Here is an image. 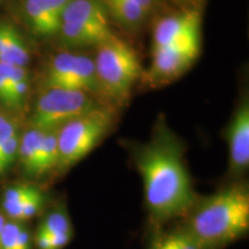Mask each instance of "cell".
<instances>
[{
  "instance_id": "6da1fadb",
  "label": "cell",
  "mask_w": 249,
  "mask_h": 249,
  "mask_svg": "<svg viewBox=\"0 0 249 249\" xmlns=\"http://www.w3.org/2000/svg\"><path fill=\"white\" fill-rule=\"evenodd\" d=\"M134 160L142 177L144 200L152 222L164 223L189 213L196 203L180 142L160 124L154 138L136 150Z\"/></svg>"
},
{
  "instance_id": "7a4b0ae2",
  "label": "cell",
  "mask_w": 249,
  "mask_h": 249,
  "mask_svg": "<svg viewBox=\"0 0 249 249\" xmlns=\"http://www.w3.org/2000/svg\"><path fill=\"white\" fill-rule=\"evenodd\" d=\"M186 230L205 249H218L244 236L249 230V192L233 183L195 203Z\"/></svg>"
},
{
  "instance_id": "3957f363",
  "label": "cell",
  "mask_w": 249,
  "mask_h": 249,
  "mask_svg": "<svg viewBox=\"0 0 249 249\" xmlns=\"http://www.w3.org/2000/svg\"><path fill=\"white\" fill-rule=\"evenodd\" d=\"M95 62L98 95L112 104H124L134 83L142 75L138 54L128 43L114 35L97 45Z\"/></svg>"
},
{
  "instance_id": "277c9868",
  "label": "cell",
  "mask_w": 249,
  "mask_h": 249,
  "mask_svg": "<svg viewBox=\"0 0 249 249\" xmlns=\"http://www.w3.org/2000/svg\"><path fill=\"white\" fill-rule=\"evenodd\" d=\"M114 107L99 104L57 129V170L66 171L82 160L113 124Z\"/></svg>"
},
{
  "instance_id": "5b68a950",
  "label": "cell",
  "mask_w": 249,
  "mask_h": 249,
  "mask_svg": "<svg viewBox=\"0 0 249 249\" xmlns=\"http://www.w3.org/2000/svg\"><path fill=\"white\" fill-rule=\"evenodd\" d=\"M98 105L99 103L90 92L50 87L37 98L31 127L40 130L58 129Z\"/></svg>"
},
{
  "instance_id": "8992f818",
  "label": "cell",
  "mask_w": 249,
  "mask_h": 249,
  "mask_svg": "<svg viewBox=\"0 0 249 249\" xmlns=\"http://www.w3.org/2000/svg\"><path fill=\"white\" fill-rule=\"evenodd\" d=\"M44 86L98 93L95 62L87 55L60 52L49 64Z\"/></svg>"
},
{
  "instance_id": "52a82bcc",
  "label": "cell",
  "mask_w": 249,
  "mask_h": 249,
  "mask_svg": "<svg viewBox=\"0 0 249 249\" xmlns=\"http://www.w3.org/2000/svg\"><path fill=\"white\" fill-rule=\"evenodd\" d=\"M200 51L164 46L155 48L147 80L151 86L171 82L188 70Z\"/></svg>"
},
{
  "instance_id": "ba28073f",
  "label": "cell",
  "mask_w": 249,
  "mask_h": 249,
  "mask_svg": "<svg viewBox=\"0 0 249 249\" xmlns=\"http://www.w3.org/2000/svg\"><path fill=\"white\" fill-rule=\"evenodd\" d=\"M71 0H23V15L30 29L40 37L59 33L64 9Z\"/></svg>"
},
{
  "instance_id": "9c48e42d",
  "label": "cell",
  "mask_w": 249,
  "mask_h": 249,
  "mask_svg": "<svg viewBox=\"0 0 249 249\" xmlns=\"http://www.w3.org/2000/svg\"><path fill=\"white\" fill-rule=\"evenodd\" d=\"M230 147V169L233 174L244 173L249 166V104L239 105L227 133Z\"/></svg>"
},
{
  "instance_id": "30bf717a",
  "label": "cell",
  "mask_w": 249,
  "mask_h": 249,
  "mask_svg": "<svg viewBox=\"0 0 249 249\" xmlns=\"http://www.w3.org/2000/svg\"><path fill=\"white\" fill-rule=\"evenodd\" d=\"M201 18L196 11L171 14L158 21L154 31V49L172 45L187 37L198 35Z\"/></svg>"
},
{
  "instance_id": "8fae6325",
  "label": "cell",
  "mask_w": 249,
  "mask_h": 249,
  "mask_svg": "<svg viewBox=\"0 0 249 249\" xmlns=\"http://www.w3.org/2000/svg\"><path fill=\"white\" fill-rule=\"evenodd\" d=\"M61 22L110 28L107 12L102 0H71L64 9Z\"/></svg>"
},
{
  "instance_id": "7c38bea8",
  "label": "cell",
  "mask_w": 249,
  "mask_h": 249,
  "mask_svg": "<svg viewBox=\"0 0 249 249\" xmlns=\"http://www.w3.org/2000/svg\"><path fill=\"white\" fill-rule=\"evenodd\" d=\"M61 39L65 44L70 46H90L99 45L113 34L110 28L85 26V24L74 22H61L59 29Z\"/></svg>"
},
{
  "instance_id": "4fadbf2b",
  "label": "cell",
  "mask_w": 249,
  "mask_h": 249,
  "mask_svg": "<svg viewBox=\"0 0 249 249\" xmlns=\"http://www.w3.org/2000/svg\"><path fill=\"white\" fill-rule=\"evenodd\" d=\"M149 249H205L181 225L176 229L161 230L151 239Z\"/></svg>"
},
{
  "instance_id": "5bb4252c",
  "label": "cell",
  "mask_w": 249,
  "mask_h": 249,
  "mask_svg": "<svg viewBox=\"0 0 249 249\" xmlns=\"http://www.w3.org/2000/svg\"><path fill=\"white\" fill-rule=\"evenodd\" d=\"M107 12L126 27H136L147 18L149 12L134 0H102Z\"/></svg>"
},
{
  "instance_id": "9a60e30c",
  "label": "cell",
  "mask_w": 249,
  "mask_h": 249,
  "mask_svg": "<svg viewBox=\"0 0 249 249\" xmlns=\"http://www.w3.org/2000/svg\"><path fill=\"white\" fill-rule=\"evenodd\" d=\"M44 130L31 127L23 134L18 143V157L20 158L23 170L30 177H35L36 161L38 157L40 143H42Z\"/></svg>"
},
{
  "instance_id": "2e32d148",
  "label": "cell",
  "mask_w": 249,
  "mask_h": 249,
  "mask_svg": "<svg viewBox=\"0 0 249 249\" xmlns=\"http://www.w3.org/2000/svg\"><path fill=\"white\" fill-rule=\"evenodd\" d=\"M30 53L20 33L12 27L4 48L0 51V61L12 67L26 68L29 64Z\"/></svg>"
},
{
  "instance_id": "e0dca14e",
  "label": "cell",
  "mask_w": 249,
  "mask_h": 249,
  "mask_svg": "<svg viewBox=\"0 0 249 249\" xmlns=\"http://www.w3.org/2000/svg\"><path fill=\"white\" fill-rule=\"evenodd\" d=\"M58 165V142L57 129L44 130L42 143H40L38 157L36 161L35 177H42L43 174L57 169Z\"/></svg>"
},
{
  "instance_id": "ac0fdd59",
  "label": "cell",
  "mask_w": 249,
  "mask_h": 249,
  "mask_svg": "<svg viewBox=\"0 0 249 249\" xmlns=\"http://www.w3.org/2000/svg\"><path fill=\"white\" fill-rule=\"evenodd\" d=\"M29 90V76L23 67H12L11 85H9L7 107L20 110L26 103Z\"/></svg>"
},
{
  "instance_id": "d6986e66",
  "label": "cell",
  "mask_w": 249,
  "mask_h": 249,
  "mask_svg": "<svg viewBox=\"0 0 249 249\" xmlns=\"http://www.w3.org/2000/svg\"><path fill=\"white\" fill-rule=\"evenodd\" d=\"M30 233L20 222L5 223L0 236V249H30Z\"/></svg>"
},
{
  "instance_id": "ffe728a7",
  "label": "cell",
  "mask_w": 249,
  "mask_h": 249,
  "mask_svg": "<svg viewBox=\"0 0 249 249\" xmlns=\"http://www.w3.org/2000/svg\"><path fill=\"white\" fill-rule=\"evenodd\" d=\"M38 192V188L30 185H17L6 189L2 197V209L9 219L13 220L21 205Z\"/></svg>"
},
{
  "instance_id": "44dd1931",
  "label": "cell",
  "mask_w": 249,
  "mask_h": 249,
  "mask_svg": "<svg viewBox=\"0 0 249 249\" xmlns=\"http://www.w3.org/2000/svg\"><path fill=\"white\" fill-rule=\"evenodd\" d=\"M38 232L49 235H67L71 236V224L68 214L60 209L51 211L46 216L37 230Z\"/></svg>"
},
{
  "instance_id": "7402d4cb",
  "label": "cell",
  "mask_w": 249,
  "mask_h": 249,
  "mask_svg": "<svg viewBox=\"0 0 249 249\" xmlns=\"http://www.w3.org/2000/svg\"><path fill=\"white\" fill-rule=\"evenodd\" d=\"M71 236L67 235H49L45 233H36V245L38 249H62L68 245Z\"/></svg>"
},
{
  "instance_id": "603a6c76",
  "label": "cell",
  "mask_w": 249,
  "mask_h": 249,
  "mask_svg": "<svg viewBox=\"0 0 249 249\" xmlns=\"http://www.w3.org/2000/svg\"><path fill=\"white\" fill-rule=\"evenodd\" d=\"M18 135V127L14 120L5 114H0V149L4 147L9 140Z\"/></svg>"
},
{
  "instance_id": "cb8c5ba5",
  "label": "cell",
  "mask_w": 249,
  "mask_h": 249,
  "mask_svg": "<svg viewBox=\"0 0 249 249\" xmlns=\"http://www.w3.org/2000/svg\"><path fill=\"white\" fill-rule=\"evenodd\" d=\"M12 66L0 61V103L7 107L9 85H11Z\"/></svg>"
},
{
  "instance_id": "d4e9b609",
  "label": "cell",
  "mask_w": 249,
  "mask_h": 249,
  "mask_svg": "<svg viewBox=\"0 0 249 249\" xmlns=\"http://www.w3.org/2000/svg\"><path fill=\"white\" fill-rule=\"evenodd\" d=\"M12 24L6 23V22H0V51L4 48L6 40L9 35V31L12 29Z\"/></svg>"
},
{
  "instance_id": "484cf974",
  "label": "cell",
  "mask_w": 249,
  "mask_h": 249,
  "mask_svg": "<svg viewBox=\"0 0 249 249\" xmlns=\"http://www.w3.org/2000/svg\"><path fill=\"white\" fill-rule=\"evenodd\" d=\"M134 1L138 2L140 6H142V7L144 9H147L148 12H150L154 0H134Z\"/></svg>"
},
{
  "instance_id": "4316f807",
  "label": "cell",
  "mask_w": 249,
  "mask_h": 249,
  "mask_svg": "<svg viewBox=\"0 0 249 249\" xmlns=\"http://www.w3.org/2000/svg\"><path fill=\"white\" fill-rule=\"evenodd\" d=\"M5 223H6L5 217L0 213V236H1V232H2V229H4V226H5Z\"/></svg>"
}]
</instances>
